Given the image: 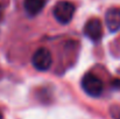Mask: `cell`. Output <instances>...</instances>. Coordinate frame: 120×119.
Segmentation results:
<instances>
[{"instance_id": "8", "label": "cell", "mask_w": 120, "mask_h": 119, "mask_svg": "<svg viewBox=\"0 0 120 119\" xmlns=\"http://www.w3.org/2000/svg\"><path fill=\"white\" fill-rule=\"evenodd\" d=\"M112 85H113V88H116V89L120 90V79H116V81H113Z\"/></svg>"}, {"instance_id": "5", "label": "cell", "mask_w": 120, "mask_h": 119, "mask_svg": "<svg viewBox=\"0 0 120 119\" xmlns=\"http://www.w3.org/2000/svg\"><path fill=\"white\" fill-rule=\"evenodd\" d=\"M105 23L111 33H116L120 29V8H110L105 14Z\"/></svg>"}, {"instance_id": "10", "label": "cell", "mask_w": 120, "mask_h": 119, "mask_svg": "<svg viewBox=\"0 0 120 119\" xmlns=\"http://www.w3.org/2000/svg\"><path fill=\"white\" fill-rule=\"evenodd\" d=\"M0 18H1V12H0Z\"/></svg>"}, {"instance_id": "9", "label": "cell", "mask_w": 120, "mask_h": 119, "mask_svg": "<svg viewBox=\"0 0 120 119\" xmlns=\"http://www.w3.org/2000/svg\"><path fill=\"white\" fill-rule=\"evenodd\" d=\"M0 119H4V116H2V112L0 111Z\"/></svg>"}, {"instance_id": "1", "label": "cell", "mask_w": 120, "mask_h": 119, "mask_svg": "<svg viewBox=\"0 0 120 119\" xmlns=\"http://www.w3.org/2000/svg\"><path fill=\"white\" fill-rule=\"evenodd\" d=\"M76 12V6L68 1V0H61L58 1L52 9V14L54 18L56 19V21L61 25H68L71 22L74 15Z\"/></svg>"}, {"instance_id": "3", "label": "cell", "mask_w": 120, "mask_h": 119, "mask_svg": "<svg viewBox=\"0 0 120 119\" xmlns=\"http://www.w3.org/2000/svg\"><path fill=\"white\" fill-rule=\"evenodd\" d=\"M32 64L39 71L49 70L51 64H52L51 53L44 47H41L39 49H36L35 53L32 56Z\"/></svg>"}, {"instance_id": "4", "label": "cell", "mask_w": 120, "mask_h": 119, "mask_svg": "<svg viewBox=\"0 0 120 119\" xmlns=\"http://www.w3.org/2000/svg\"><path fill=\"white\" fill-rule=\"evenodd\" d=\"M84 34L92 41H98L103 36V23L98 18H92L84 26Z\"/></svg>"}, {"instance_id": "6", "label": "cell", "mask_w": 120, "mask_h": 119, "mask_svg": "<svg viewBox=\"0 0 120 119\" xmlns=\"http://www.w3.org/2000/svg\"><path fill=\"white\" fill-rule=\"evenodd\" d=\"M47 2L48 0H25L23 8L29 16H36L43 11Z\"/></svg>"}, {"instance_id": "2", "label": "cell", "mask_w": 120, "mask_h": 119, "mask_svg": "<svg viewBox=\"0 0 120 119\" xmlns=\"http://www.w3.org/2000/svg\"><path fill=\"white\" fill-rule=\"evenodd\" d=\"M82 89L84 90V92L91 97H99L103 93L104 90V84L103 81L99 78L98 76L93 75V74H85L82 78L80 82Z\"/></svg>"}, {"instance_id": "7", "label": "cell", "mask_w": 120, "mask_h": 119, "mask_svg": "<svg viewBox=\"0 0 120 119\" xmlns=\"http://www.w3.org/2000/svg\"><path fill=\"white\" fill-rule=\"evenodd\" d=\"M111 116L114 119H120V105H113L110 109Z\"/></svg>"}]
</instances>
